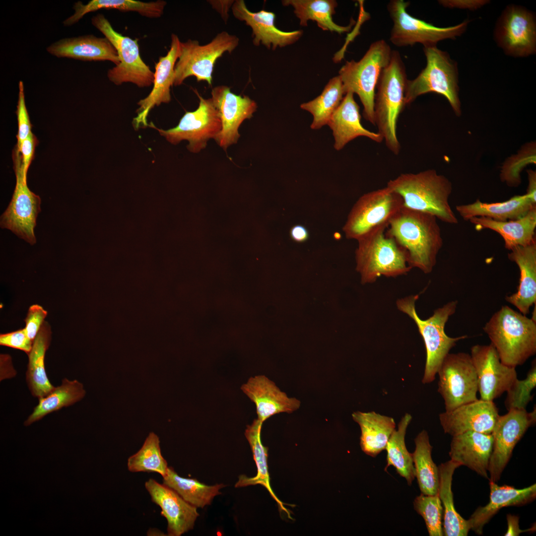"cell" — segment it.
Wrapping results in <instances>:
<instances>
[{"label":"cell","mask_w":536,"mask_h":536,"mask_svg":"<svg viewBox=\"0 0 536 536\" xmlns=\"http://www.w3.org/2000/svg\"><path fill=\"white\" fill-rule=\"evenodd\" d=\"M437 218L430 214L402 206L390 221L386 232L406 252L412 268L430 273L443 246Z\"/></svg>","instance_id":"6da1fadb"},{"label":"cell","mask_w":536,"mask_h":536,"mask_svg":"<svg viewBox=\"0 0 536 536\" xmlns=\"http://www.w3.org/2000/svg\"><path fill=\"white\" fill-rule=\"evenodd\" d=\"M387 187L401 197L403 207L430 214L447 223H458L449 202L451 182L435 170L401 174Z\"/></svg>","instance_id":"7a4b0ae2"},{"label":"cell","mask_w":536,"mask_h":536,"mask_svg":"<svg viewBox=\"0 0 536 536\" xmlns=\"http://www.w3.org/2000/svg\"><path fill=\"white\" fill-rule=\"evenodd\" d=\"M483 330L507 366L516 368L536 353V321L508 306L495 312Z\"/></svg>","instance_id":"3957f363"},{"label":"cell","mask_w":536,"mask_h":536,"mask_svg":"<svg viewBox=\"0 0 536 536\" xmlns=\"http://www.w3.org/2000/svg\"><path fill=\"white\" fill-rule=\"evenodd\" d=\"M407 80L399 52L392 51L390 63L383 70L377 85L374 111L378 133L383 137L387 148L395 155L401 150L397 127L399 116L405 106Z\"/></svg>","instance_id":"277c9868"},{"label":"cell","mask_w":536,"mask_h":536,"mask_svg":"<svg viewBox=\"0 0 536 536\" xmlns=\"http://www.w3.org/2000/svg\"><path fill=\"white\" fill-rule=\"evenodd\" d=\"M418 295H410L397 301L398 310L407 315L417 326L426 349V363L422 382L431 383L444 358L457 342L465 339L464 335L456 337L448 336L445 332V326L449 317L456 310L458 301H452L434 311L433 314L426 320L421 319L415 309V302Z\"/></svg>","instance_id":"5b68a950"},{"label":"cell","mask_w":536,"mask_h":536,"mask_svg":"<svg viewBox=\"0 0 536 536\" xmlns=\"http://www.w3.org/2000/svg\"><path fill=\"white\" fill-rule=\"evenodd\" d=\"M392 50L384 40L374 42L357 62L346 61L339 71L345 93L356 94L363 106L364 119L375 126L374 99L380 75L390 63Z\"/></svg>","instance_id":"8992f818"},{"label":"cell","mask_w":536,"mask_h":536,"mask_svg":"<svg viewBox=\"0 0 536 536\" xmlns=\"http://www.w3.org/2000/svg\"><path fill=\"white\" fill-rule=\"evenodd\" d=\"M382 229L358 241L355 251L356 270L363 284L376 281L381 276L396 277L406 274L411 268L407 255L391 237Z\"/></svg>","instance_id":"52a82bcc"},{"label":"cell","mask_w":536,"mask_h":536,"mask_svg":"<svg viewBox=\"0 0 536 536\" xmlns=\"http://www.w3.org/2000/svg\"><path fill=\"white\" fill-rule=\"evenodd\" d=\"M426 65L413 80H407L404 96L405 105L413 102L420 95L434 92L444 96L455 113H461L459 97L458 70L457 63L446 52L436 46L423 48Z\"/></svg>","instance_id":"ba28073f"},{"label":"cell","mask_w":536,"mask_h":536,"mask_svg":"<svg viewBox=\"0 0 536 536\" xmlns=\"http://www.w3.org/2000/svg\"><path fill=\"white\" fill-rule=\"evenodd\" d=\"M402 206L401 197L387 186L363 195L352 207L343 227L346 237L358 240L386 229Z\"/></svg>","instance_id":"9c48e42d"},{"label":"cell","mask_w":536,"mask_h":536,"mask_svg":"<svg viewBox=\"0 0 536 536\" xmlns=\"http://www.w3.org/2000/svg\"><path fill=\"white\" fill-rule=\"evenodd\" d=\"M239 41L237 36L222 31L204 45L191 39L181 42L179 55L175 66L174 85H181L191 76H194L198 82L204 81L211 85L216 61L225 52L230 53L233 51Z\"/></svg>","instance_id":"30bf717a"},{"label":"cell","mask_w":536,"mask_h":536,"mask_svg":"<svg viewBox=\"0 0 536 536\" xmlns=\"http://www.w3.org/2000/svg\"><path fill=\"white\" fill-rule=\"evenodd\" d=\"M409 3L403 0H392L387 6L393 22L390 40L397 47L411 46L416 43L424 47L436 46L440 41L461 35L469 22L465 20L455 26L437 27L408 13L406 8Z\"/></svg>","instance_id":"8fae6325"},{"label":"cell","mask_w":536,"mask_h":536,"mask_svg":"<svg viewBox=\"0 0 536 536\" xmlns=\"http://www.w3.org/2000/svg\"><path fill=\"white\" fill-rule=\"evenodd\" d=\"M91 23L117 52L120 63L107 72V77L111 82L117 85L131 82L139 87H148L153 83L154 72L140 57L137 39H133L116 31L102 14L93 16Z\"/></svg>","instance_id":"7c38bea8"},{"label":"cell","mask_w":536,"mask_h":536,"mask_svg":"<svg viewBox=\"0 0 536 536\" xmlns=\"http://www.w3.org/2000/svg\"><path fill=\"white\" fill-rule=\"evenodd\" d=\"M12 159L16 185L11 201L1 216L0 226L33 245L36 243L34 230L41 210V199L28 188L21 154L15 148Z\"/></svg>","instance_id":"4fadbf2b"},{"label":"cell","mask_w":536,"mask_h":536,"mask_svg":"<svg viewBox=\"0 0 536 536\" xmlns=\"http://www.w3.org/2000/svg\"><path fill=\"white\" fill-rule=\"evenodd\" d=\"M195 92L199 98L198 108L186 112L175 127L164 130L151 123L149 126L156 129L170 143L177 144L186 140L188 149L197 153L204 149L208 140L214 139L221 130V122L211 98L204 99L197 90Z\"/></svg>","instance_id":"5bb4252c"},{"label":"cell","mask_w":536,"mask_h":536,"mask_svg":"<svg viewBox=\"0 0 536 536\" xmlns=\"http://www.w3.org/2000/svg\"><path fill=\"white\" fill-rule=\"evenodd\" d=\"M437 374L438 391L443 398L446 411L478 400L476 372L469 353H448Z\"/></svg>","instance_id":"9a60e30c"},{"label":"cell","mask_w":536,"mask_h":536,"mask_svg":"<svg viewBox=\"0 0 536 536\" xmlns=\"http://www.w3.org/2000/svg\"><path fill=\"white\" fill-rule=\"evenodd\" d=\"M536 421L535 406L530 412L526 409H511L499 416L491 433L493 448L488 469L489 481L496 482L500 479L516 445Z\"/></svg>","instance_id":"2e32d148"},{"label":"cell","mask_w":536,"mask_h":536,"mask_svg":"<svg viewBox=\"0 0 536 536\" xmlns=\"http://www.w3.org/2000/svg\"><path fill=\"white\" fill-rule=\"evenodd\" d=\"M494 38L506 54L525 57L536 51V25L534 14L516 5L507 6L499 18Z\"/></svg>","instance_id":"e0dca14e"},{"label":"cell","mask_w":536,"mask_h":536,"mask_svg":"<svg viewBox=\"0 0 536 536\" xmlns=\"http://www.w3.org/2000/svg\"><path fill=\"white\" fill-rule=\"evenodd\" d=\"M481 400L491 401L506 392L517 379L516 368L503 363L492 344L471 347Z\"/></svg>","instance_id":"ac0fdd59"},{"label":"cell","mask_w":536,"mask_h":536,"mask_svg":"<svg viewBox=\"0 0 536 536\" xmlns=\"http://www.w3.org/2000/svg\"><path fill=\"white\" fill-rule=\"evenodd\" d=\"M211 99L221 122V130L214 140L226 150L236 143L240 136L238 130L246 119H251L257 110L255 101L246 95H236L226 85L214 87L211 92Z\"/></svg>","instance_id":"d6986e66"},{"label":"cell","mask_w":536,"mask_h":536,"mask_svg":"<svg viewBox=\"0 0 536 536\" xmlns=\"http://www.w3.org/2000/svg\"><path fill=\"white\" fill-rule=\"evenodd\" d=\"M499 415L493 402L478 399L440 413L439 420L452 436L468 431L491 434Z\"/></svg>","instance_id":"ffe728a7"},{"label":"cell","mask_w":536,"mask_h":536,"mask_svg":"<svg viewBox=\"0 0 536 536\" xmlns=\"http://www.w3.org/2000/svg\"><path fill=\"white\" fill-rule=\"evenodd\" d=\"M152 501L161 508V515L167 521V535L180 536L193 529L199 516L197 507L186 501L171 488L153 478L145 482Z\"/></svg>","instance_id":"44dd1931"},{"label":"cell","mask_w":536,"mask_h":536,"mask_svg":"<svg viewBox=\"0 0 536 536\" xmlns=\"http://www.w3.org/2000/svg\"><path fill=\"white\" fill-rule=\"evenodd\" d=\"M180 42L177 35L172 34L169 50L166 56L160 57L156 64L152 89L147 97L137 103V115L133 122L135 129L148 126L147 116L155 106L170 102V88L174 85L175 66L179 55Z\"/></svg>","instance_id":"7402d4cb"},{"label":"cell","mask_w":536,"mask_h":536,"mask_svg":"<svg viewBox=\"0 0 536 536\" xmlns=\"http://www.w3.org/2000/svg\"><path fill=\"white\" fill-rule=\"evenodd\" d=\"M234 17L245 22L252 30L253 44L260 43L268 49L272 46L274 50L277 47H283L296 42L302 36V30L285 32L278 29L274 24L275 14L271 11L261 10L253 12L247 7L243 0L234 1L232 5Z\"/></svg>","instance_id":"603a6c76"},{"label":"cell","mask_w":536,"mask_h":536,"mask_svg":"<svg viewBox=\"0 0 536 536\" xmlns=\"http://www.w3.org/2000/svg\"><path fill=\"white\" fill-rule=\"evenodd\" d=\"M241 389L255 404L258 419L263 423L273 415L281 412L291 413L300 406V401L289 398L264 375L250 378Z\"/></svg>","instance_id":"cb8c5ba5"},{"label":"cell","mask_w":536,"mask_h":536,"mask_svg":"<svg viewBox=\"0 0 536 536\" xmlns=\"http://www.w3.org/2000/svg\"><path fill=\"white\" fill-rule=\"evenodd\" d=\"M451 460L489 479L488 466L493 448L491 434L468 431L452 436Z\"/></svg>","instance_id":"d4e9b609"},{"label":"cell","mask_w":536,"mask_h":536,"mask_svg":"<svg viewBox=\"0 0 536 536\" xmlns=\"http://www.w3.org/2000/svg\"><path fill=\"white\" fill-rule=\"evenodd\" d=\"M51 55L84 61H109L116 66L120 63L117 52L106 37L87 35L65 38L53 43L46 48Z\"/></svg>","instance_id":"484cf974"},{"label":"cell","mask_w":536,"mask_h":536,"mask_svg":"<svg viewBox=\"0 0 536 536\" xmlns=\"http://www.w3.org/2000/svg\"><path fill=\"white\" fill-rule=\"evenodd\" d=\"M489 501L484 506L478 507L468 520L470 530L481 535L483 528L490 519L503 508L521 506L533 501L536 497V484L517 489L512 486H499L489 481Z\"/></svg>","instance_id":"4316f807"},{"label":"cell","mask_w":536,"mask_h":536,"mask_svg":"<svg viewBox=\"0 0 536 536\" xmlns=\"http://www.w3.org/2000/svg\"><path fill=\"white\" fill-rule=\"evenodd\" d=\"M353 95L351 92L345 94L327 124L333 131L334 148L336 150L342 149L347 143L359 136L367 137L377 143L384 140L380 134L370 131L362 126L359 106Z\"/></svg>","instance_id":"83f0119b"},{"label":"cell","mask_w":536,"mask_h":536,"mask_svg":"<svg viewBox=\"0 0 536 536\" xmlns=\"http://www.w3.org/2000/svg\"><path fill=\"white\" fill-rule=\"evenodd\" d=\"M508 259L515 262L520 271L517 292L507 296L506 300L526 315L536 303V240L525 246H518L510 251Z\"/></svg>","instance_id":"f1b7e54d"},{"label":"cell","mask_w":536,"mask_h":536,"mask_svg":"<svg viewBox=\"0 0 536 536\" xmlns=\"http://www.w3.org/2000/svg\"><path fill=\"white\" fill-rule=\"evenodd\" d=\"M477 230L488 229L495 231L503 238L505 247L512 250L518 246L530 245L535 240L536 207L524 216L505 221L486 217H474L469 220Z\"/></svg>","instance_id":"f546056e"},{"label":"cell","mask_w":536,"mask_h":536,"mask_svg":"<svg viewBox=\"0 0 536 536\" xmlns=\"http://www.w3.org/2000/svg\"><path fill=\"white\" fill-rule=\"evenodd\" d=\"M536 207L526 194L514 196L508 200L498 202L486 203L477 200L475 202L459 205L456 210L466 220L474 217H486L499 221L520 218Z\"/></svg>","instance_id":"4dcf8cb0"},{"label":"cell","mask_w":536,"mask_h":536,"mask_svg":"<svg viewBox=\"0 0 536 536\" xmlns=\"http://www.w3.org/2000/svg\"><path fill=\"white\" fill-rule=\"evenodd\" d=\"M352 417L360 427V446L366 454L375 457L386 449L396 427L392 417L374 411H359L353 412Z\"/></svg>","instance_id":"1f68e13d"},{"label":"cell","mask_w":536,"mask_h":536,"mask_svg":"<svg viewBox=\"0 0 536 536\" xmlns=\"http://www.w3.org/2000/svg\"><path fill=\"white\" fill-rule=\"evenodd\" d=\"M51 327L44 321L28 354L26 380L32 395L38 399L49 394L54 388L50 383L45 367V357L51 340Z\"/></svg>","instance_id":"d6a6232c"},{"label":"cell","mask_w":536,"mask_h":536,"mask_svg":"<svg viewBox=\"0 0 536 536\" xmlns=\"http://www.w3.org/2000/svg\"><path fill=\"white\" fill-rule=\"evenodd\" d=\"M460 466L450 460L438 467V495L443 509V530L446 536H467L470 530L468 520L457 512L454 504L452 478L455 469Z\"/></svg>","instance_id":"836d02e7"},{"label":"cell","mask_w":536,"mask_h":536,"mask_svg":"<svg viewBox=\"0 0 536 536\" xmlns=\"http://www.w3.org/2000/svg\"><path fill=\"white\" fill-rule=\"evenodd\" d=\"M263 423L259 419H255L251 425L247 426L245 431V437L250 444L257 466V473L252 477H248L244 474L240 475L235 486L240 487L256 484L263 485L277 503L280 511L285 512L288 517L291 518L288 510L275 495L270 486L267 463L268 449L263 445L261 440Z\"/></svg>","instance_id":"e575fe53"},{"label":"cell","mask_w":536,"mask_h":536,"mask_svg":"<svg viewBox=\"0 0 536 536\" xmlns=\"http://www.w3.org/2000/svg\"><path fill=\"white\" fill-rule=\"evenodd\" d=\"M166 4L164 0L143 2L135 0H92L86 4L78 1L74 3V12L63 21L65 26H71L89 12L100 9H115L121 11H135L148 18L160 17Z\"/></svg>","instance_id":"d590c367"},{"label":"cell","mask_w":536,"mask_h":536,"mask_svg":"<svg viewBox=\"0 0 536 536\" xmlns=\"http://www.w3.org/2000/svg\"><path fill=\"white\" fill-rule=\"evenodd\" d=\"M284 6H292L294 12L300 19L302 26H307V21H316L318 26L323 30L341 34L349 31L351 24L347 26H340L333 20V15L335 13L337 3L334 0H285L282 1Z\"/></svg>","instance_id":"8d00e7d4"},{"label":"cell","mask_w":536,"mask_h":536,"mask_svg":"<svg viewBox=\"0 0 536 536\" xmlns=\"http://www.w3.org/2000/svg\"><path fill=\"white\" fill-rule=\"evenodd\" d=\"M85 393L82 384L77 380L69 381L64 378L61 385L55 387L47 395L39 398L38 404L24 421V425L28 426L52 412L73 404L82 399Z\"/></svg>","instance_id":"74e56055"},{"label":"cell","mask_w":536,"mask_h":536,"mask_svg":"<svg viewBox=\"0 0 536 536\" xmlns=\"http://www.w3.org/2000/svg\"><path fill=\"white\" fill-rule=\"evenodd\" d=\"M415 449L412 454L415 476L421 493L434 495L438 494L439 477L438 467L432 460V447L426 431H421L414 439Z\"/></svg>","instance_id":"f35d334b"},{"label":"cell","mask_w":536,"mask_h":536,"mask_svg":"<svg viewBox=\"0 0 536 536\" xmlns=\"http://www.w3.org/2000/svg\"><path fill=\"white\" fill-rule=\"evenodd\" d=\"M163 484L176 491L186 501L197 508L209 505L214 497L221 494L223 484L207 485L196 479L181 477L171 467L163 477Z\"/></svg>","instance_id":"ab89813d"},{"label":"cell","mask_w":536,"mask_h":536,"mask_svg":"<svg viewBox=\"0 0 536 536\" xmlns=\"http://www.w3.org/2000/svg\"><path fill=\"white\" fill-rule=\"evenodd\" d=\"M411 419L410 414H404L399 423L398 429H395L391 434L385 449L387 455L385 470L386 471L389 466L394 467L397 473L405 479L409 485L415 477V470L412 454L407 450L404 439L407 428Z\"/></svg>","instance_id":"60d3db41"},{"label":"cell","mask_w":536,"mask_h":536,"mask_svg":"<svg viewBox=\"0 0 536 536\" xmlns=\"http://www.w3.org/2000/svg\"><path fill=\"white\" fill-rule=\"evenodd\" d=\"M345 94L342 81L338 75L330 80L319 96L300 105L302 109L313 115L310 126L312 129L318 130L328 124Z\"/></svg>","instance_id":"b9f144b4"},{"label":"cell","mask_w":536,"mask_h":536,"mask_svg":"<svg viewBox=\"0 0 536 536\" xmlns=\"http://www.w3.org/2000/svg\"><path fill=\"white\" fill-rule=\"evenodd\" d=\"M127 467L133 472H154L162 477L166 474L169 467L161 454L159 437L155 433H149L140 449L128 458Z\"/></svg>","instance_id":"7bdbcfd3"},{"label":"cell","mask_w":536,"mask_h":536,"mask_svg":"<svg viewBox=\"0 0 536 536\" xmlns=\"http://www.w3.org/2000/svg\"><path fill=\"white\" fill-rule=\"evenodd\" d=\"M413 506L424 519L430 536H444L443 509L438 494L429 495L421 493L414 499Z\"/></svg>","instance_id":"ee69618b"},{"label":"cell","mask_w":536,"mask_h":536,"mask_svg":"<svg viewBox=\"0 0 536 536\" xmlns=\"http://www.w3.org/2000/svg\"><path fill=\"white\" fill-rule=\"evenodd\" d=\"M536 386V362L523 380L518 378L506 392L505 405L507 410L511 409H526L528 403L532 400L533 390Z\"/></svg>","instance_id":"f6af8a7d"},{"label":"cell","mask_w":536,"mask_h":536,"mask_svg":"<svg viewBox=\"0 0 536 536\" xmlns=\"http://www.w3.org/2000/svg\"><path fill=\"white\" fill-rule=\"evenodd\" d=\"M18 99L17 105L16 115L18 122V132L16 135L17 139L15 145L19 148L21 142L31 133L32 125L30 123L28 111L26 108L24 92V85L22 81L19 82Z\"/></svg>","instance_id":"bcb514c9"},{"label":"cell","mask_w":536,"mask_h":536,"mask_svg":"<svg viewBox=\"0 0 536 536\" xmlns=\"http://www.w3.org/2000/svg\"><path fill=\"white\" fill-rule=\"evenodd\" d=\"M33 342L24 328L0 335V345L19 349L27 354L32 349Z\"/></svg>","instance_id":"7dc6e473"},{"label":"cell","mask_w":536,"mask_h":536,"mask_svg":"<svg viewBox=\"0 0 536 536\" xmlns=\"http://www.w3.org/2000/svg\"><path fill=\"white\" fill-rule=\"evenodd\" d=\"M47 315V311L39 305L34 304L29 308L24 329L32 341L35 339Z\"/></svg>","instance_id":"c3c4849f"},{"label":"cell","mask_w":536,"mask_h":536,"mask_svg":"<svg viewBox=\"0 0 536 536\" xmlns=\"http://www.w3.org/2000/svg\"><path fill=\"white\" fill-rule=\"evenodd\" d=\"M38 143L37 138L31 132L26 138L22 141L19 148L15 146L20 153L24 171L26 175L29 167L34 159L35 149Z\"/></svg>","instance_id":"681fc988"},{"label":"cell","mask_w":536,"mask_h":536,"mask_svg":"<svg viewBox=\"0 0 536 536\" xmlns=\"http://www.w3.org/2000/svg\"><path fill=\"white\" fill-rule=\"evenodd\" d=\"M438 1L444 7L474 10L481 7L489 1L486 0H442Z\"/></svg>","instance_id":"f907efd6"},{"label":"cell","mask_w":536,"mask_h":536,"mask_svg":"<svg viewBox=\"0 0 536 536\" xmlns=\"http://www.w3.org/2000/svg\"><path fill=\"white\" fill-rule=\"evenodd\" d=\"M519 517L517 516L511 514L507 515L508 529L507 532L504 535L505 536H516L524 532L534 531L536 528L535 526L527 530H522L520 529L519 525Z\"/></svg>","instance_id":"816d5d0a"},{"label":"cell","mask_w":536,"mask_h":536,"mask_svg":"<svg viewBox=\"0 0 536 536\" xmlns=\"http://www.w3.org/2000/svg\"><path fill=\"white\" fill-rule=\"evenodd\" d=\"M290 237L294 242L303 243L309 238V233L305 227L301 225L292 226L289 231Z\"/></svg>","instance_id":"f5cc1de1"},{"label":"cell","mask_w":536,"mask_h":536,"mask_svg":"<svg viewBox=\"0 0 536 536\" xmlns=\"http://www.w3.org/2000/svg\"><path fill=\"white\" fill-rule=\"evenodd\" d=\"M529 186L526 194L535 203H536V173L532 170L528 171Z\"/></svg>","instance_id":"db71d44e"}]
</instances>
